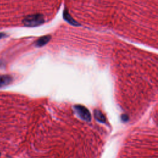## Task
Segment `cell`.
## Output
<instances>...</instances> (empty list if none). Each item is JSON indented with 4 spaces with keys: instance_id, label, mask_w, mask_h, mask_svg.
Instances as JSON below:
<instances>
[{
    "instance_id": "obj_1",
    "label": "cell",
    "mask_w": 158,
    "mask_h": 158,
    "mask_svg": "<svg viewBox=\"0 0 158 158\" xmlns=\"http://www.w3.org/2000/svg\"><path fill=\"white\" fill-rule=\"evenodd\" d=\"M44 21V17L42 14H35L27 16L23 19V23L27 27H35L42 24Z\"/></svg>"
},
{
    "instance_id": "obj_2",
    "label": "cell",
    "mask_w": 158,
    "mask_h": 158,
    "mask_svg": "<svg viewBox=\"0 0 158 158\" xmlns=\"http://www.w3.org/2000/svg\"><path fill=\"white\" fill-rule=\"evenodd\" d=\"M12 80V77L9 75H0V88L9 85Z\"/></svg>"
},
{
    "instance_id": "obj_3",
    "label": "cell",
    "mask_w": 158,
    "mask_h": 158,
    "mask_svg": "<svg viewBox=\"0 0 158 158\" xmlns=\"http://www.w3.org/2000/svg\"><path fill=\"white\" fill-rule=\"evenodd\" d=\"M77 111L78 112L80 115L85 120H89L90 118V115L89 113L88 112V110L84 107L78 106L76 107Z\"/></svg>"
},
{
    "instance_id": "obj_4",
    "label": "cell",
    "mask_w": 158,
    "mask_h": 158,
    "mask_svg": "<svg viewBox=\"0 0 158 158\" xmlns=\"http://www.w3.org/2000/svg\"><path fill=\"white\" fill-rule=\"evenodd\" d=\"M51 39L50 35H46L40 38L36 42V45L37 46H42L48 43Z\"/></svg>"
},
{
    "instance_id": "obj_5",
    "label": "cell",
    "mask_w": 158,
    "mask_h": 158,
    "mask_svg": "<svg viewBox=\"0 0 158 158\" xmlns=\"http://www.w3.org/2000/svg\"><path fill=\"white\" fill-rule=\"evenodd\" d=\"M64 19H65V20L67 22H68L69 23L72 24V25H78V23L73 19V18L71 17V15L69 14V13L66 10H65L64 11Z\"/></svg>"
},
{
    "instance_id": "obj_6",
    "label": "cell",
    "mask_w": 158,
    "mask_h": 158,
    "mask_svg": "<svg viewBox=\"0 0 158 158\" xmlns=\"http://www.w3.org/2000/svg\"><path fill=\"white\" fill-rule=\"evenodd\" d=\"M4 36H5V34H4V33H0V38H2Z\"/></svg>"
},
{
    "instance_id": "obj_7",
    "label": "cell",
    "mask_w": 158,
    "mask_h": 158,
    "mask_svg": "<svg viewBox=\"0 0 158 158\" xmlns=\"http://www.w3.org/2000/svg\"><path fill=\"white\" fill-rule=\"evenodd\" d=\"M0 155H1V153H0Z\"/></svg>"
}]
</instances>
